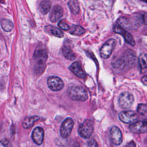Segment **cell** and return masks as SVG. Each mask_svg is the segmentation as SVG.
I'll return each mask as SVG.
<instances>
[{
	"label": "cell",
	"mask_w": 147,
	"mask_h": 147,
	"mask_svg": "<svg viewBox=\"0 0 147 147\" xmlns=\"http://www.w3.org/2000/svg\"><path fill=\"white\" fill-rule=\"evenodd\" d=\"M113 30L115 33H118L122 36L127 43L131 45V46L135 45V41L132 36L124 29L121 28L119 25H114L113 26Z\"/></svg>",
	"instance_id": "cell-11"
},
{
	"label": "cell",
	"mask_w": 147,
	"mask_h": 147,
	"mask_svg": "<svg viewBox=\"0 0 147 147\" xmlns=\"http://www.w3.org/2000/svg\"><path fill=\"white\" fill-rule=\"evenodd\" d=\"M59 27L62 29V30H68V29H70L69 25L64 21V20H61L59 22Z\"/></svg>",
	"instance_id": "cell-27"
},
{
	"label": "cell",
	"mask_w": 147,
	"mask_h": 147,
	"mask_svg": "<svg viewBox=\"0 0 147 147\" xmlns=\"http://www.w3.org/2000/svg\"><path fill=\"white\" fill-rule=\"evenodd\" d=\"M133 102V95L128 92H123L121 93L118 98L119 105L121 108L124 109H129L130 107Z\"/></svg>",
	"instance_id": "cell-5"
},
{
	"label": "cell",
	"mask_w": 147,
	"mask_h": 147,
	"mask_svg": "<svg viewBox=\"0 0 147 147\" xmlns=\"http://www.w3.org/2000/svg\"><path fill=\"white\" fill-rule=\"evenodd\" d=\"M62 53L65 58L70 60H73L75 59V54L72 51V50L68 47H63L62 48Z\"/></svg>",
	"instance_id": "cell-20"
},
{
	"label": "cell",
	"mask_w": 147,
	"mask_h": 147,
	"mask_svg": "<svg viewBox=\"0 0 147 147\" xmlns=\"http://www.w3.org/2000/svg\"><path fill=\"white\" fill-rule=\"evenodd\" d=\"M69 69L79 78L84 79L86 77V74L82 68L80 63L79 61H75L72 63Z\"/></svg>",
	"instance_id": "cell-14"
},
{
	"label": "cell",
	"mask_w": 147,
	"mask_h": 147,
	"mask_svg": "<svg viewBox=\"0 0 147 147\" xmlns=\"http://www.w3.org/2000/svg\"><path fill=\"white\" fill-rule=\"evenodd\" d=\"M130 131L134 133H147V121H137L131 124L129 127Z\"/></svg>",
	"instance_id": "cell-10"
},
{
	"label": "cell",
	"mask_w": 147,
	"mask_h": 147,
	"mask_svg": "<svg viewBox=\"0 0 147 147\" xmlns=\"http://www.w3.org/2000/svg\"><path fill=\"white\" fill-rule=\"evenodd\" d=\"M47 84L48 87L52 91H57L61 90L64 87L63 80L57 76H51L48 79Z\"/></svg>",
	"instance_id": "cell-9"
},
{
	"label": "cell",
	"mask_w": 147,
	"mask_h": 147,
	"mask_svg": "<svg viewBox=\"0 0 147 147\" xmlns=\"http://www.w3.org/2000/svg\"><path fill=\"white\" fill-rule=\"evenodd\" d=\"M142 20L144 24L147 25V13H145L142 16Z\"/></svg>",
	"instance_id": "cell-31"
},
{
	"label": "cell",
	"mask_w": 147,
	"mask_h": 147,
	"mask_svg": "<svg viewBox=\"0 0 147 147\" xmlns=\"http://www.w3.org/2000/svg\"><path fill=\"white\" fill-rule=\"evenodd\" d=\"M39 119V117L36 115L32 117H28L24 118L22 121V127L24 129H29L33 126L34 122Z\"/></svg>",
	"instance_id": "cell-18"
},
{
	"label": "cell",
	"mask_w": 147,
	"mask_h": 147,
	"mask_svg": "<svg viewBox=\"0 0 147 147\" xmlns=\"http://www.w3.org/2000/svg\"><path fill=\"white\" fill-rule=\"evenodd\" d=\"M94 130L92 122L90 119H86L81 123L78 128V133L80 136L83 138H88L91 137Z\"/></svg>",
	"instance_id": "cell-3"
},
{
	"label": "cell",
	"mask_w": 147,
	"mask_h": 147,
	"mask_svg": "<svg viewBox=\"0 0 147 147\" xmlns=\"http://www.w3.org/2000/svg\"><path fill=\"white\" fill-rule=\"evenodd\" d=\"M85 32L84 28L79 25H73L69 29V33L74 35H82Z\"/></svg>",
	"instance_id": "cell-23"
},
{
	"label": "cell",
	"mask_w": 147,
	"mask_h": 147,
	"mask_svg": "<svg viewBox=\"0 0 147 147\" xmlns=\"http://www.w3.org/2000/svg\"><path fill=\"white\" fill-rule=\"evenodd\" d=\"M117 23L123 29L130 30L137 29L140 25L138 21L136 19L125 17H119L117 20Z\"/></svg>",
	"instance_id": "cell-2"
},
{
	"label": "cell",
	"mask_w": 147,
	"mask_h": 147,
	"mask_svg": "<svg viewBox=\"0 0 147 147\" xmlns=\"http://www.w3.org/2000/svg\"><path fill=\"white\" fill-rule=\"evenodd\" d=\"M72 147H80V145H79V143L76 142H75L74 144H73L72 145Z\"/></svg>",
	"instance_id": "cell-33"
},
{
	"label": "cell",
	"mask_w": 147,
	"mask_h": 147,
	"mask_svg": "<svg viewBox=\"0 0 147 147\" xmlns=\"http://www.w3.org/2000/svg\"><path fill=\"white\" fill-rule=\"evenodd\" d=\"M88 147H98V144L94 138H91L87 144Z\"/></svg>",
	"instance_id": "cell-29"
},
{
	"label": "cell",
	"mask_w": 147,
	"mask_h": 147,
	"mask_svg": "<svg viewBox=\"0 0 147 147\" xmlns=\"http://www.w3.org/2000/svg\"><path fill=\"white\" fill-rule=\"evenodd\" d=\"M0 147H11V145L10 141L7 139L4 138L1 141Z\"/></svg>",
	"instance_id": "cell-28"
},
{
	"label": "cell",
	"mask_w": 147,
	"mask_h": 147,
	"mask_svg": "<svg viewBox=\"0 0 147 147\" xmlns=\"http://www.w3.org/2000/svg\"><path fill=\"white\" fill-rule=\"evenodd\" d=\"M36 62H44L47 59V52L45 48H36L33 56Z\"/></svg>",
	"instance_id": "cell-16"
},
{
	"label": "cell",
	"mask_w": 147,
	"mask_h": 147,
	"mask_svg": "<svg viewBox=\"0 0 147 147\" xmlns=\"http://www.w3.org/2000/svg\"><path fill=\"white\" fill-rule=\"evenodd\" d=\"M68 6L71 12L74 14H77L79 12V5L78 0H69Z\"/></svg>",
	"instance_id": "cell-22"
},
{
	"label": "cell",
	"mask_w": 147,
	"mask_h": 147,
	"mask_svg": "<svg viewBox=\"0 0 147 147\" xmlns=\"http://www.w3.org/2000/svg\"><path fill=\"white\" fill-rule=\"evenodd\" d=\"M141 82L145 86H147V75L142 76V78H141Z\"/></svg>",
	"instance_id": "cell-32"
},
{
	"label": "cell",
	"mask_w": 147,
	"mask_h": 147,
	"mask_svg": "<svg viewBox=\"0 0 147 147\" xmlns=\"http://www.w3.org/2000/svg\"><path fill=\"white\" fill-rule=\"evenodd\" d=\"M74 125V121L71 118H67L63 121L60 127V134L62 137L66 138L69 137L72 131Z\"/></svg>",
	"instance_id": "cell-8"
},
{
	"label": "cell",
	"mask_w": 147,
	"mask_h": 147,
	"mask_svg": "<svg viewBox=\"0 0 147 147\" xmlns=\"http://www.w3.org/2000/svg\"><path fill=\"white\" fill-rule=\"evenodd\" d=\"M34 68L37 74H41L45 68V64L44 62H36Z\"/></svg>",
	"instance_id": "cell-24"
},
{
	"label": "cell",
	"mask_w": 147,
	"mask_h": 147,
	"mask_svg": "<svg viewBox=\"0 0 147 147\" xmlns=\"http://www.w3.org/2000/svg\"><path fill=\"white\" fill-rule=\"evenodd\" d=\"M138 63L141 74L147 72V53H142L138 57Z\"/></svg>",
	"instance_id": "cell-17"
},
{
	"label": "cell",
	"mask_w": 147,
	"mask_h": 147,
	"mask_svg": "<svg viewBox=\"0 0 147 147\" xmlns=\"http://www.w3.org/2000/svg\"><path fill=\"white\" fill-rule=\"evenodd\" d=\"M137 112L141 115H146L147 114V105L144 103H140L137 108Z\"/></svg>",
	"instance_id": "cell-25"
},
{
	"label": "cell",
	"mask_w": 147,
	"mask_h": 147,
	"mask_svg": "<svg viewBox=\"0 0 147 147\" xmlns=\"http://www.w3.org/2000/svg\"><path fill=\"white\" fill-rule=\"evenodd\" d=\"M119 119L121 121L125 123H133L138 119L137 114L133 111L127 110L121 112L118 115Z\"/></svg>",
	"instance_id": "cell-6"
},
{
	"label": "cell",
	"mask_w": 147,
	"mask_h": 147,
	"mask_svg": "<svg viewBox=\"0 0 147 147\" xmlns=\"http://www.w3.org/2000/svg\"><path fill=\"white\" fill-rule=\"evenodd\" d=\"M110 136L111 142L115 145H120L123 140L122 134L121 130L117 126H113L110 131Z\"/></svg>",
	"instance_id": "cell-12"
},
{
	"label": "cell",
	"mask_w": 147,
	"mask_h": 147,
	"mask_svg": "<svg viewBox=\"0 0 147 147\" xmlns=\"http://www.w3.org/2000/svg\"><path fill=\"white\" fill-rule=\"evenodd\" d=\"M63 9L60 5L55 6L49 15L50 20L53 22H56L60 20V18L63 16Z\"/></svg>",
	"instance_id": "cell-15"
},
{
	"label": "cell",
	"mask_w": 147,
	"mask_h": 147,
	"mask_svg": "<svg viewBox=\"0 0 147 147\" xmlns=\"http://www.w3.org/2000/svg\"><path fill=\"white\" fill-rule=\"evenodd\" d=\"M126 67H133L137 63V56L134 51L131 49H127L122 56Z\"/></svg>",
	"instance_id": "cell-7"
},
{
	"label": "cell",
	"mask_w": 147,
	"mask_h": 147,
	"mask_svg": "<svg viewBox=\"0 0 147 147\" xmlns=\"http://www.w3.org/2000/svg\"><path fill=\"white\" fill-rule=\"evenodd\" d=\"M124 147H136V145L133 141H131L127 143Z\"/></svg>",
	"instance_id": "cell-30"
},
{
	"label": "cell",
	"mask_w": 147,
	"mask_h": 147,
	"mask_svg": "<svg viewBox=\"0 0 147 147\" xmlns=\"http://www.w3.org/2000/svg\"><path fill=\"white\" fill-rule=\"evenodd\" d=\"M51 32L53 36H55L56 37H63V32L60 29H58L56 27H51Z\"/></svg>",
	"instance_id": "cell-26"
},
{
	"label": "cell",
	"mask_w": 147,
	"mask_h": 147,
	"mask_svg": "<svg viewBox=\"0 0 147 147\" xmlns=\"http://www.w3.org/2000/svg\"><path fill=\"white\" fill-rule=\"evenodd\" d=\"M67 95L72 100L85 101L88 98L86 90L81 86H71L67 91Z\"/></svg>",
	"instance_id": "cell-1"
},
{
	"label": "cell",
	"mask_w": 147,
	"mask_h": 147,
	"mask_svg": "<svg viewBox=\"0 0 147 147\" xmlns=\"http://www.w3.org/2000/svg\"><path fill=\"white\" fill-rule=\"evenodd\" d=\"M40 10L43 14H47L51 10V2L49 0H42L40 3Z\"/></svg>",
	"instance_id": "cell-19"
},
{
	"label": "cell",
	"mask_w": 147,
	"mask_h": 147,
	"mask_svg": "<svg viewBox=\"0 0 147 147\" xmlns=\"http://www.w3.org/2000/svg\"><path fill=\"white\" fill-rule=\"evenodd\" d=\"M144 142L147 144V137H146V138H145V140H144Z\"/></svg>",
	"instance_id": "cell-34"
},
{
	"label": "cell",
	"mask_w": 147,
	"mask_h": 147,
	"mask_svg": "<svg viewBox=\"0 0 147 147\" xmlns=\"http://www.w3.org/2000/svg\"><path fill=\"white\" fill-rule=\"evenodd\" d=\"M2 28L5 32H10L13 28V24L11 21L7 19H2L1 21Z\"/></svg>",
	"instance_id": "cell-21"
},
{
	"label": "cell",
	"mask_w": 147,
	"mask_h": 147,
	"mask_svg": "<svg viewBox=\"0 0 147 147\" xmlns=\"http://www.w3.org/2000/svg\"><path fill=\"white\" fill-rule=\"evenodd\" d=\"M116 45L115 40L113 38L108 40L100 48V55L103 59H107L111 55Z\"/></svg>",
	"instance_id": "cell-4"
},
{
	"label": "cell",
	"mask_w": 147,
	"mask_h": 147,
	"mask_svg": "<svg viewBox=\"0 0 147 147\" xmlns=\"http://www.w3.org/2000/svg\"><path fill=\"white\" fill-rule=\"evenodd\" d=\"M44 131L42 128L40 127H36L32 134V138L33 141L37 145H41L44 140Z\"/></svg>",
	"instance_id": "cell-13"
}]
</instances>
